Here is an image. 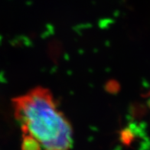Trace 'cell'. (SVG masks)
Listing matches in <instances>:
<instances>
[{
	"label": "cell",
	"mask_w": 150,
	"mask_h": 150,
	"mask_svg": "<svg viewBox=\"0 0 150 150\" xmlns=\"http://www.w3.org/2000/svg\"><path fill=\"white\" fill-rule=\"evenodd\" d=\"M22 150H70L73 129L51 91L37 87L12 100Z\"/></svg>",
	"instance_id": "obj_1"
},
{
	"label": "cell",
	"mask_w": 150,
	"mask_h": 150,
	"mask_svg": "<svg viewBox=\"0 0 150 150\" xmlns=\"http://www.w3.org/2000/svg\"><path fill=\"white\" fill-rule=\"evenodd\" d=\"M149 97H150V94H149ZM149 107H150V97H149Z\"/></svg>",
	"instance_id": "obj_2"
}]
</instances>
